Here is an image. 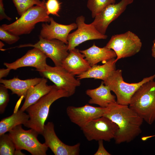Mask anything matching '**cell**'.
Wrapping results in <instances>:
<instances>
[{
  "label": "cell",
  "instance_id": "cell-28",
  "mask_svg": "<svg viewBox=\"0 0 155 155\" xmlns=\"http://www.w3.org/2000/svg\"><path fill=\"white\" fill-rule=\"evenodd\" d=\"M8 89L3 84L0 85V113H3L9 101Z\"/></svg>",
  "mask_w": 155,
  "mask_h": 155
},
{
  "label": "cell",
  "instance_id": "cell-17",
  "mask_svg": "<svg viewBox=\"0 0 155 155\" xmlns=\"http://www.w3.org/2000/svg\"><path fill=\"white\" fill-rule=\"evenodd\" d=\"M61 66L74 76L83 73L91 67L84 55L75 48L69 51L68 55L63 61Z\"/></svg>",
  "mask_w": 155,
  "mask_h": 155
},
{
  "label": "cell",
  "instance_id": "cell-20",
  "mask_svg": "<svg viewBox=\"0 0 155 155\" xmlns=\"http://www.w3.org/2000/svg\"><path fill=\"white\" fill-rule=\"evenodd\" d=\"M42 78H35L25 80H21L17 77L9 80L1 79L0 83L10 90L12 94L25 98L29 89L39 83Z\"/></svg>",
  "mask_w": 155,
  "mask_h": 155
},
{
  "label": "cell",
  "instance_id": "cell-25",
  "mask_svg": "<svg viewBox=\"0 0 155 155\" xmlns=\"http://www.w3.org/2000/svg\"><path fill=\"white\" fill-rule=\"evenodd\" d=\"M12 1L20 16L34 5L45 6V2L44 0H12Z\"/></svg>",
  "mask_w": 155,
  "mask_h": 155
},
{
  "label": "cell",
  "instance_id": "cell-26",
  "mask_svg": "<svg viewBox=\"0 0 155 155\" xmlns=\"http://www.w3.org/2000/svg\"><path fill=\"white\" fill-rule=\"evenodd\" d=\"M115 2V0H88L87 6L91 12L92 17L94 18L106 7Z\"/></svg>",
  "mask_w": 155,
  "mask_h": 155
},
{
  "label": "cell",
  "instance_id": "cell-8",
  "mask_svg": "<svg viewBox=\"0 0 155 155\" xmlns=\"http://www.w3.org/2000/svg\"><path fill=\"white\" fill-rule=\"evenodd\" d=\"M118 128L116 123L102 116L92 120L81 129L88 141L102 140L110 142L114 139Z\"/></svg>",
  "mask_w": 155,
  "mask_h": 155
},
{
  "label": "cell",
  "instance_id": "cell-32",
  "mask_svg": "<svg viewBox=\"0 0 155 155\" xmlns=\"http://www.w3.org/2000/svg\"><path fill=\"white\" fill-rule=\"evenodd\" d=\"M11 70L10 69L7 68L6 69H0V79L7 76Z\"/></svg>",
  "mask_w": 155,
  "mask_h": 155
},
{
  "label": "cell",
  "instance_id": "cell-3",
  "mask_svg": "<svg viewBox=\"0 0 155 155\" xmlns=\"http://www.w3.org/2000/svg\"><path fill=\"white\" fill-rule=\"evenodd\" d=\"M149 125L155 121V81L142 84L132 96L129 105Z\"/></svg>",
  "mask_w": 155,
  "mask_h": 155
},
{
  "label": "cell",
  "instance_id": "cell-2",
  "mask_svg": "<svg viewBox=\"0 0 155 155\" xmlns=\"http://www.w3.org/2000/svg\"><path fill=\"white\" fill-rule=\"evenodd\" d=\"M69 96L66 91L59 88L54 85L50 92L26 109V111L29 116V119L24 125L33 129L39 134H42L51 105L60 98Z\"/></svg>",
  "mask_w": 155,
  "mask_h": 155
},
{
  "label": "cell",
  "instance_id": "cell-9",
  "mask_svg": "<svg viewBox=\"0 0 155 155\" xmlns=\"http://www.w3.org/2000/svg\"><path fill=\"white\" fill-rule=\"evenodd\" d=\"M39 72L42 77L49 79L58 88L66 91L70 96L81 84L80 80L76 78L61 66L52 67L47 65L44 70Z\"/></svg>",
  "mask_w": 155,
  "mask_h": 155
},
{
  "label": "cell",
  "instance_id": "cell-5",
  "mask_svg": "<svg viewBox=\"0 0 155 155\" xmlns=\"http://www.w3.org/2000/svg\"><path fill=\"white\" fill-rule=\"evenodd\" d=\"M155 74L149 77L144 78L141 81L133 83L125 82L122 77V71L115 70L105 81V85L114 93L117 98L116 102L120 104L129 106L131 98L134 93L144 83L154 80Z\"/></svg>",
  "mask_w": 155,
  "mask_h": 155
},
{
  "label": "cell",
  "instance_id": "cell-24",
  "mask_svg": "<svg viewBox=\"0 0 155 155\" xmlns=\"http://www.w3.org/2000/svg\"><path fill=\"white\" fill-rule=\"evenodd\" d=\"M16 150L15 145L9 134L0 135V155H14Z\"/></svg>",
  "mask_w": 155,
  "mask_h": 155
},
{
  "label": "cell",
  "instance_id": "cell-15",
  "mask_svg": "<svg viewBox=\"0 0 155 155\" xmlns=\"http://www.w3.org/2000/svg\"><path fill=\"white\" fill-rule=\"evenodd\" d=\"M46 56L39 49L34 48L28 51L21 57L11 63H4V65L11 70L26 67L35 68L38 72L44 70L47 65Z\"/></svg>",
  "mask_w": 155,
  "mask_h": 155
},
{
  "label": "cell",
  "instance_id": "cell-27",
  "mask_svg": "<svg viewBox=\"0 0 155 155\" xmlns=\"http://www.w3.org/2000/svg\"><path fill=\"white\" fill-rule=\"evenodd\" d=\"M45 4L46 13L48 15L51 14L59 16L58 13L61 9V3L58 0H47Z\"/></svg>",
  "mask_w": 155,
  "mask_h": 155
},
{
  "label": "cell",
  "instance_id": "cell-22",
  "mask_svg": "<svg viewBox=\"0 0 155 155\" xmlns=\"http://www.w3.org/2000/svg\"><path fill=\"white\" fill-rule=\"evenodd\" d=\"M47 82V79L42 77L39 83L29 89L25 98L24 102L20 109L21 111H24L28 107L50 92L53 85H48Z\"/></svg>",
  "mask_w": 155,
  "mask_h": 155
},
{
  "label": "cell",
  "instance_id": "cell-13",
  "mask_svg": "<svg viewBox=\"0 0 155 155\" xmlns=\"http://www.w3.org/2000/svg\"><path fill=\"white\" fill-rule=\"evenodd\" d=\"M42 135L45 144L55 155H78L79 154L80 144L78 143L70 146L65 144L56 134L54 125L52 122L45 124Z\"/></svg>",
  "mask_w": 155,
  "mask_h": 155
},
{
  "label": "cell",
  "instance_id": "cell-34",
  "mask_svg": "<svg viewBox=\"0 0 155 155\" xmlns=\"http://www.w3.org/2000/svg\"><path fill=\"white\" fill-rule=\"evenodd\" d=\"M21 150L16 149L14 155H25L21 151Z\"/></svg>",
  "mask_w": 155,
  "mask_h": 155
},
{
  "label": "cell",
  "instance_id": "cell-23",
  "mask_svg": "<svg viewBox=\"0 0 155 155\" xmlns=\"http://www.w3.org/2000/svg\"><path fill=\"white\" fill-rule=\"evenodd\" d=\"M29 119L28 114L20 110L13 113L10 116L2 119L0 121V135L9 132L18 125H24Z\"/></svg>",
  "mask_w": 155,
  "mask_h": 155
},
{
  "label": "cell",
  "instance_id": "cell-16",
  "mask_svg": "<svg viewBox=\"0 0 155 155\" xmlns=\"http://www.w3.org/2000/svg\"><path fill=\"white\" fill-rule=\"evenodd\" d=\"M76 23H72L69 25H64L57 22L51 17L50 24L43 23L39 36L46 39H57L67 44V37L70 32L77 28Z\"/></svg>",
  "mask_w": 155,
  "mask_h": 155
},
{
  "label": "cell",
  "instance_id": "cell-6",
  "mask_svg": "<svg viewBox=\"0 0 155 155\" xmlns=\"http://www.w3.org/2000/svg\"><path fill=\"white\" fill-rule=\"evenodd\" d=\"M16 150H27L32 155H46L48 147L44 143H41L37 139L39 134L34 129L25 130L22 125H18L9 132Z\"/></svg>",
  "mask_w": 155,
  "mask_h": 155
},
{
  "label": "cell",
  "instance_id": "cell-31",
  "mask_svg": "<svg viewBox=\"0 0 155 155\" xmlns=\"http://www.w3.org/2000/svg\"><path fill=\"white\" fill-rule=\"evenodd\" d=\"M4 19L9 21L11 20V18L5 13L3 0H0V20H1Z\"/></svg>",
  "mask_w": 155,
  "mask_h": 155
},
{
  "label": "cell",
  "instance_id": "cell-1",
  "mask_svg": "<svg viewBox=\"0 0 155 155\" xmlns=\"http://www.w3.org/2000/svg\"><path fill=\"white\" fill-rule=\"evenodd\" d=\"M103 116L116 123L118 129L114 138L117 144L129 143L142 132L141 127L144 120L129 106L116 102L106 107Z\"/></svg>",
  "mask_w": 155,
  "mask_h": 155
},
{
  "label": "cell",
  "instance_id": "cell-7",
  "mask_svg": "<svg viewBox=\"0 0 155 155\" xmlns=\"http://www.w3.org/2000/svg\"><path fill=\"white\" fill-rule=\"evenodd\" d=\"M105 46L113 50L116 53V63L119 59L131 57L138 53L142 46L139 37L130 31L112 36Z\"/></svg>",
  "mask_w": 155,
  "mask_h": 155
},
{
  "label": "cell",
  "instance_id": "cell-19",
  "mask_svg": "<svg viewBox=\"0 0 155 155\" xmlns=\"http://www.w3.org/2000/svg\"><path fill=\"white\" fill-rule=\"evenodd\" d=\"M115 58L111 59L102 65H95L87 71L76 77L79 80L93 78L105 81L116 70Z\"/></svg>",
  "mask_w": 155,
  "mask_h": 155
},
{
  "label": "cell",
  "instance_id": "cell-18",
  "mask_svg": "<svg viewBox=\"0 0 155 155\" xmlns=\"http://www.w3.org/2000/svg\"><path fill=\"white\" fill-rule=\"evenodd\" d=\"M108 86L104 85L103 81L100 86L94 89H88L86 94L90 98L89 103L98 105L103 108L109 104L116 102V96L112 94Z\"/></svg>",
  "mask_w": 155,
  "mask_h": 155
},
{
  "label": "cell",
  "instance_id": "cell-11",
  "mask_svg": "<svg viewBox=\"0 0 155 155\" xmlns=\"http://www.w3.org/2000/svg\"><path fill=\"white\" fill-rule=\"evenodd\" d=\"M77 29L67 37L69 51L73 49L80 44L88 40L105 39L107 36L103 35L99 32L91 24L85 23V18L83 16L78 17L76 20Z\"/></svg>",
  "mask_w": 155,
  "mask_h": 155
},
{
  "label": "cell",
  "instance_id": "cell-30",
  "mask_svg": "<svg viewBox=\"0 0 155 155\" xmlns=\"http://www.w3.org/2000/svg\"><path fill=\"white\" fill-rule=\"evenodd\" d=\"M98 141V146L96 152L94 154V155H110L109 153L105 148L103 143V140H100Z\"/></svg>",
  "mask_w": 155,
  "mask_h": 155
},
{
  "label": "cell",
  "instance_id": "cell-35",
  "mask_svg": "<svg viewBox=\"0 0 155 155\" xmlns=\"http://www.w3.org/2000/svg\"><path fill=\"white\" fill-rule=\"evenodd\" d=\"M5 45V44L3 43L1 41H0V50L1 51H3L4 50L3 49V47Z\"/></svg>",
  "mask_w": 155,
  "mask_h": 155
},
{
  "label": "cell",
  "instance_id": "cell-14",
  "mask_svg": "<svg viewBox=\"0 0 155 155\" xmlns=\"http://www.w3.org/2000/svg\"><path fill=\"white\" fill-rule=\"evenodd\" d=\"M105 109L86 104L78 107L69 106L66 112L71 121L81 128L92 120L103 116Z\"/></svg>",
  "mask_w": 155,
  "mask_h": 155
},
{
  "label": "cell",
  "instance_id": "cell-33",
  "mask_svg": "<svg viewBox=\"0 0 155 155\" xmlns=\"http://www.w3.org/2000/svg\"><path fill=\"white\" fill-rule=\"evenodd\" d=\"M152 55L155 59V39L153 41V44L152 48Z\"/></svg>",
  "mask_w": 155,
  "mask_h": 155
},
{
  "label": "cell",
  "instance_id": "cell-10",
  "mask_svg": "<svg viewBox=\"0 0 155 155\" xmlns=\"http://www.w3.org/2000/svg\"><path fill=\"white\" fill-rule=\"evenodd\" d=\"M32 47L36 48L51 59L56 66H61L62 63L69 54L67 44L57 39L48 40L39 36V40L36 43L21 44L18 48Z\"/></svg>",
  "mask_w": 155,
  "mask_h": 155
},
{
  "label": "cell",
  "instance_id": "cell-21",
  "mask_svg": "<svg viewBox=\"0 0 155 155\" xmlns=\"http://www.w3.org/2000/svg\"><path fill=\"white\" fill-rule=\"evenodd\" d=\"M84 55L86 59L91 66L96 65L102 61L106 62L108 61L117 57L115 51L105 46L102 48L97 46L94 43L89 48L80 50Z\"/></svg>",
  "mask_w": 155,
  "mask_h": 155
},
{
  "label": "cell",
  "instance_id": "cell-4",
  "mask_svg": "<svg viewBox=\"0 0 155 155\" xmlns=\"http://www.w3.org/2000/svg\"><path fill=\"white\" fill-rule=\"evenodd\" d=\"M13 23L3 24L1 26L4 30L17 36L30 34L39 22L49 23L50 18L46 6H34L30 8Z\"/></svg>",
  "mask_w": 155,
  "mask_h": 155
},
{
  "label": "cell",
  "instance_id": "cell-29",
  "mask_svg": "<svg viewBox=\"0 0 155 155\" xmlns=\"http://www.w3.org/2000/svg\"><path fill=\"white\" fill-rule=\"evenodd\" d=\"M20 38L18 36L12 34L0 27V39L7 43L11 44L17 42Z\"/></svg>",
  "mask_w": 155,
  "mask_h": 155
},
{
  "label": "cell",
  "instance_id": "cell-12",
  "mask_svg": "<svg viewBox=\"0 0 155 155\" xmlns=\"http://www.w3.org/2000/svg\"><path fill=\"white\" fill-rule=\"evenodd\" d=\"M133 1L121 0L118 3L109 5L96 16L91 24L101 34L105 35L109 25L125 11L127 6Z\"/></svg>",
  "mask_w": 155,
  "mask_h": 155
}]
</instances>
